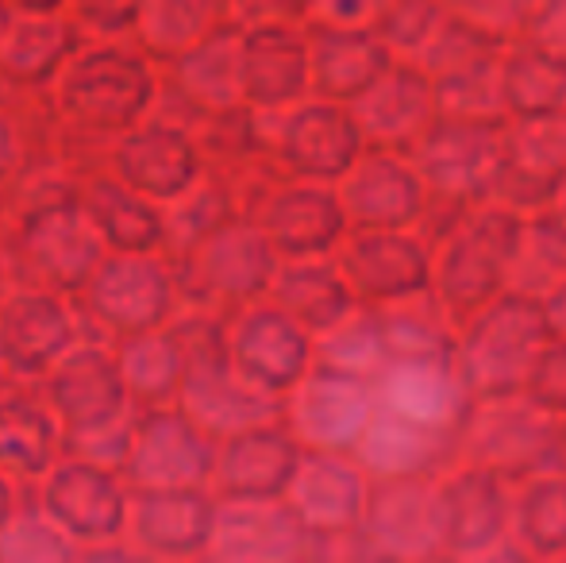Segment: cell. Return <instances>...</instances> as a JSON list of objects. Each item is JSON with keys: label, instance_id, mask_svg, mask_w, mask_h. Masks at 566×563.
<instances>
[{"label": "cell", "instance_id": "ab89813d", "mask_svg": "<svg viewBox=\"0 0 566 563\" xmlns=\"http://www.w3.org/2000/svg\"><path fill=\"white\" fill-rule=\"evenodd\" d=\"M516 533L539 556H563L566 552V479L544 475L524 490L516 505Z\"/></svg>", "mask_w": 566, "mask_h": 563}, {"label": "cell", "instance_id": "d6986e66", "mask_svg": "<svg viewBox=\"0 0 566 563\" xmlns=\"http://www.w3.org/2000/svg\"><path fill=\"white\" fill-rule=\"evenodd\" d=\"M521 256V220L509 212H482L448 240L440 263V293L454 313H478L501 290Z\"/></svg>", "mask_w": 566, "mask_h": 563}, {"label": "cell", "instance_id": "83f0119b", "mask_svg": "<svg viewBox=\"0 0 566 563\" xmlns=\"http://www.w3.org/2000/svg\"><path fill=\"white\" fill-rule=\"evenodd\" d=\"M347 225L358 232H397L424 209L420 181L389 155H363L339 186Z\"/></svg>", "mask_w": 566, "mask_h": 563}, {"label": "cell", "instance_id": "5b68a950", "mask_svg": "<svg viewBox=\"0 0 566 563\" xmlns=\"http://www.w3.org/2000/svg\"><path fill=\"white\" fill-rule=\"evenodd\" d=\"M43 518L77 549L124 544L132 518V487L113 467L62 456L35 490H28Z\"/></svg>", "mask_w": 566, "mask_h": 563}, {"label": "cell", "instance_id": "4dcf8cb0", "mask_svg": "<svg viewBox=\"0 0 566 563\" xmlns=\"http://www.w3.org/2000/svg\"><path fill=\"white\" fill-rule=\"evenodd\" d=\"M313 93L332 105H358L389 74L386 43L370 31H313Z\"/></svg>", "mask_w": 566, "mask_h": 563}, {"label": "cell", "instance_id": "3957f363", "mask_svg": "<svg viewBox=\"0 0 566 563\" xmlns=\"http://www.w3.org/2000/svg\"><path fill=\"white\" fill-rule=\"evenodd\" d=\"M82 340L119 347L127 340L170 329L181 313L178 282L166 256H113L101 259L97 274L74 298Z\"/></svg>", "mask_w": 566, "mask_h": 563}, {"label": "cell", "instance_id": "52a82bcc", "mask_svg": "<svg viewBox=\"0 0 566 563\" xmlns=\"http://www.w3.org/2000/svg\"><path fill=\"white\" fill-rule=\"evenodd\" d=\"M217 440L181 406L147 409L132 417L124 479L132 494L143 490H197L212 482Z\"/></svg>", "mask_w": 566, "mask_h": 563}, {"label": "cell", "instance_id": "cb8c5ba5", "mask_svg": "<svg viewBox=\"0 0 566 563\" xmlns=\"http://www.w3.org/2000/svg\"><path fill=\"white\" fill-rule=\"evenodd\" d=\"M436 529L440 544L451 556H474L501 541L509 521V502L501 490L497 471L470 467L459 471L436 490Z\"/></svg>", "mask_w": 566, "mask_h": 563}, {"label": "cell", "instance_id": "f907efd6", "mask_svg": "<svg viewBox=\"0 0 566 563\" xmlns=\"http://www.w3.org/2000/svg\"><path fill=\"white\" fill-rule=\"evenodd\" d=\"M547 324H552V336L566 340V282L559 290H552V301H547Z\"/></svg>", "mask_w": 566, "mask_h": 563}, {"label": "cell", "instance_id": "f35d334b", "mask_svg": "<svg viewBox=\"0 0 566 563\" xmlns=\"http://www.w3.org/2000/svg\"><path fill=\"white\" fill-rule=\"evenodd\" d=\"M231 220H243L235 209V197H231L228 181L217 174H205L201 186L193 194H186L181 201L166 205V259H178L181 251H189L193 243H201L205 236H212L217 228L231 225Z\"/></svg>", "mask_w": 566, "mask_h": 563}, {"label": "cell", "instance_id": "9c48e42d", "mask_svg": "<svg viewBox=\"0 0 566 563\" xmlns=\"http://www.w3.org/2000/svg\"><path fill=\"white\" fill-rule=\"evenodd\" d=\"M370 386L378 409L448 436V440L467 428L470 402L478 398L467 367L451 347L436 355H397Z\"/></svg>", "mask_w": 566, "mask_h": 563}, {"label": "cell", "instance_id": "7a4b0ae2", "mask_svg": "<svg viewBox=\"0 0 566 563\" xmlns=\"http://www.w3.org/2000/svg\"><path fill=\"white\" fill-rule=\"evenodd\" d=\"M174 267V282H178L181 309L193 313H209L220 321H231L243 309L259 305L270 298V285L282 267L277 251L259 232L251 220H231L181 251L178 259H166Z\"/></svg>", "mask_w": 566, "mask_h": 563}, {"label": "cell", "instance_id": "7bdbcfd3", "mask_svg": "<svg viewBox=\"0 0 566 563\" xmlns=\"http://www.w3.org/2000/svg\"><path fill=\"white\" fill-rule=\"evenodd\" d=\"M147 0H70V20L82 28L90 43H113L135 39Z\"/></svg>", "mask_w": 566, "mask_h": 563}, {"label": "cell", "instance_id": "b9f144b4", "mask_svg": "<svg viewBox=\"0 0 566 563\" xmlns=\"http://www.w3.org/2000/svg\"><path fill=\"white\" fill-rule=\"evenodd\" d=\"M490 62H493V39L482 35L478 28H462V23H454L443 35H436V46L428 54V66H432V74L448 90L478 85Z\"/></svg>", "mask_w": 566, "mask_h": 563}, {"label": "cell", "instance_id": "5bb4252c", "mask_svg": "<svg viewBox=\"0 0 566 563\" xmlns=\"http://www.w3.org/2000/svg\"><path fill=\"white\" fill-rule=\"evenodd\" d=\"M301 459H305V448L285 421L239 428L217 440V467H212L209 490L224 505L277 502L290 494Z\"/></svg>", "mask_w": 566, "mask_h": 563}, {"label": "cell", "instance_id": "4fadbf2b", "mask_svg": "<svg viewBox=\"0 0 566 563\" xmlns=\"http://www.w3.org/2000/svg\"><path fill=\"white\" fill-rule=\"evenodd\" d=\"M82 344L74 298L12 290L0 301V367L8 383H43L54 363Z\"/></svg>", "mask_w": 566, "mask_h": 563}, {"label": "cell", "instance_id": "6f0895ef", "mask_svg": "<svg viewBox=\"0 0 566 563\" xmlns=\"http://www.w3.org/2000/svg\"><path fill=\"white\" fill-rule=\"evenodd\" d=\"M555 563H566V552H563V556H559V560H555Z\"/></svg>", "mask_w": 566, "mask_h": 563}, {"label": "cell", "instance_id": "11a10c76", "mask_svg": "<svg viewBox=\"0 0 566 563\" xmlns=\"http://www.w3.org/2000/svg\"><path fill=\"white\" fill-rule=\"evenodd\" d=\"M350 563H378V560H363V556H355V560H350Z\"/></svg>", "mask_w": 566, "mask_h": 563}, {"label": "cell", "instance_id": "f5cc1de1", "mask_svg": "<svg viewBox=\"0 0 566 563\" xmlns=\"http://www.w3.org/2000/svg\"><path fill=\"white\" fill-rule=\"evenodd\" d=\"M4 225H8V217H4V197H0V243H4Z\"/></svg>", "mask_w": 566, "mask_h": 563}, {"label": "cell", "instance_id": "1f68e13d", "mask_svg": "<svg viewBox=\"0 0 566 563\" xmlns=\"http://www.w3.org/2000/svg\"><path fill=\"white\" fill-rule=\"evenodd\" d=\"M266 301L282 309L290 321H297L313 340L339 329V324L355 313V290H350L343 271L336 263H328V259L282 263Z\"/></svg>", "mask_w": 566, "mask_h": 563}, {"label": "cell", "instance_id": "f6af8a7d", "mask_svg": "<svg viewBox=\"0 0 566 563\" xmlns=\"http://www.w3.org/2000/svg\"><path fill=\"white\" fill-rule=\"evenodd\" d=\"M20 174H23L20 139H15L12 124H8V116L0 113V194H4V189H12L15 181H20Z\"/></svg>", "mask_w": 566, "mask_h": 563}, {"label": "cell", "instance_id": "e0dca14e", "mask_svg": "<svg viewBox=\"0 0 566 563\" xmlns=\"http://www.w3.org/2000/svg\"><path fill=\"white\" fill-rule=\"evenodd\" d=\"M282 421L305 451L347 456L374 421V386L339 371L313 367L305 383L285 398Z\"/></svg>", "mask_w": 566, "mask_h": 563}, {"label": "cell", "instance_id": "484cf974", "mask_svg": "<svg viewBox=\"0 0 566 563\" xmlns=\"http://www.w3.org/2000/svg\"><path fill=\"white\" fill-rule=\"evenodd\" d=\"M82 217L113 256H163L166 248V209L108 170L82 181Z\"/></svg>", "mask_w": 566, "mask_h": 563}, {"label": "cell", "instance_id": "f1b7e54d", "mask_svg": "<svg viewBox=\"0 0 566 563\" xmlns=\"http://www.w3.org/2000/svg\"><path fill=\"white\" fill-rule=\"evenodd\" d=\"M339 271L355 298L366 301L417 298L428 285L424 251L401 232H355L339 251Z\"/></svg>", "mask_w": 566, "mask_h": 563}, {"label": "cell", "instance_id": "7dc6e473", "mask_svg": "<svg viewBox=\"0 0 566 563\" xmlns=\"http://www.w3.org/2000/svg\"><path fill=\"white\" fill-rule=\"evenodd\" d=\"M12 8V15H66L70 12V0H4Z\"/></svg>", "mask_w": 566, "mask_h": 563}, {"label": "cell", "instance_id": "ac0fdd59", "mask_svg": "<svg viewBox=\"0 0 566 563\" xmlns=\"http://www.w3.org/2000/svg\"><path fill=\"white\" fill-rule=\"evenodd\" d=\"M239 97L259 113H290L313 93V46L293 23L243 28L235 46Z\"/></svg>", "mask_w": 566, "mask_h": 563}, {"label": "cell", "instance_id": "8d00e7d4", "mask_svg": "<svg viewBox=\"0 0 566 563\" xmlns=\"http://www.w3.org/2000/svg\"><path fill=\"white\" fill-rule=\"evenodd\" d=\"M501 97L528 121H552L566 105V59L547 46H532L509 59Z\"/></svg>", "mask_w": 566, "mask_h": 563}, {"label": "cell", "instance_id": "ffe728a7", "mask_svg": "<svg viewBox=\"0 0 566 563\" xmlns=\"http://www.w3.org/2000/svg\"><path fill=\"white\" fill-rule=\"evenodd\" d=\"M251 225H259L282 263H301V259H324L339 248L347 236V212L339 194L321 181L282 178L259 205Z\"/></svg>", "mask_w": 566, "mask_h": 563}, {"label": "cell", "instance_id": "30bf717a", "mask_svg": "<svg viewBox=\"0 0 566 563\" xmlns=\"http://www.w3.org/2000/svg\"><path fill=\"white\" fill-rule=\"evenodd\" d=\"M220 498L197 490H143L132 494L124 544L143 563H205L217 552Z\"/></svg>", "mask_w": 566, "mask_h": 563}, {"label": "cell", "instance_id": "44dd1931", "mask_svg": "<svg viewBox=\"0 0 566 563\" xmlns=\"http://www.w3.org/2000/svg\"><path fill=\"white\" fill-rule=\"evenodd\" d=\"M432 490L417 479H386L366 498L363 525L355 529V556L378 563H424L440 544Z\"/></svg>", "mask_w": 566, "mask_h": 563}, {"label": "cell", "instance_id": "836d02e7", "mask_svg": "<svg viewBox=\"0 0 566 563\" xmlns=\"http://www.w3.org/2000/svg\"><path fill=\"white\" fill-rule=\"evenodd\" d=\"M443 444H448V436L428 432V428L374 406V421L358 440L355 456L358 463L386 475V479H417L443 456Z\"/></svg>", "mask_w": 566, "mask_h": 563}, {"label": "cell", "instance_id": "2e32d148", "mask_svg": "<svg viewBox=\"0 0 566 563\" xmlns=\"http://www.w3.org/2000/svg\"><path fill=\"white\" fill-rule=\"evenodd\" d=\"M336 536H321L305 525L285 498L277 502H220L217 560L235 563H332Z\"/></svg>", "mask_w": 566, "mask_h": 563}, {"label": "cell", "instance_id": "816d5d0a", "mask_svg": "<svg viewBox=\"0 0 566 563\" xmlns=\"http://www.w3.org/2000/svg\"><path fill=\"white\" fill-rule=\"evenodd\" d=\"M12 23H15L12 8H8V4H4V0H0V39H4V35H8V28H12Z\"/></svg>", "mask_w": 566, "mask_h": 563}, {"label": "cell", "instance_id": "9f6ffc18", "mask_svg": "<svg viewBox=\"0 0 566 563\" xmlns=\"http://www.w3.org/2000/svg\"><path fill=\"white\" fill-rule=\"evenodd\" d=\"M205 563H235V560H217V556H212V560H205Z\"/></svg>", "mask_w": 566, "mask_h": 563}, {"label": "cell", "instance_id": "680465c9", "mask_svg": "<svg viewBox=\"0 0 566 563\" xmlns=\"http://www.w3.org/2000/svg\"><path fill=\"white\" fill-rule=\"evenodd\" d=\"M139 563H143V560H139Z\"/></svg>", "mask_w": 566, "mask_h": 563}, {"label": "cell", "instance_id": "c3c4849f", "mask_svg": "<svg viewBox=\"0 0 566 563\" xmlns=\"http://www.w3.org/2000/svg\"><path fill=\"white\" fill-rule=\"evenodd\" d=\"M20 505H23V490L15 487L8 475H0V533L8 529V521L20 513Z\"/></svg>", "mask_w": 566, "mask_h": 563}, {"label": "cell", "instance_id": "60d3db41", "mask_svg": "<svg viewBox=\"0 0 566 563\" xmlns=\"http://www.w3.org/2000/svg\"><path fill=\"white\" fill-rule=\"evenodd\" d=\"M74 556L77 544L43 518L35 498L23 494L20 513L0 533V563H74Z\"/></svg>", "mask_w": 566, "mask_h": 563}, {"label": "cell", "instance_id": "4316f807", "mask_svg": "<svg viewBox=\"0 0 566 563\" xmlns=\"http://www.w3.org/2000/svg\"><path fill=\"white\" fill-rule=\"evenodd\" d=\"M474 451L490 471L559 475L566 467V428L544 409H497L474 432Z\"/></svg>", "mask_w": 566, "mask_h": 563}, {"label": "cell", "instance_id": "f546056e", "mask_svg": "<svg viewBox=\"0 0 566 563\" xmlns=\"http://www.w3.org/2000/svg\"><path fill=\"white\" fill-rule=\"evenodd\" d=\"M90 39L70 15H20L0 39V82L51 90Z\"/></svg>", "mask_w": 566, "mask_h": 563}, {"label": "cell", "instance_id": "277c9868", "mask_svg": "<svg viewBox=\"0 0 566 563\" xmlns=\"http://www.w3.org/2000/svg\"><path fill=\"white\" fill-rule=\"evenodd\" d=\"M4 256L12 290H46L77 298L108 251L90 228V220L82 217V205H74V209L8 220Z\"/></svg>", "mask_w": 566, "mask_h": 563}, {"label": "cell", "instance_id": "603a6c76", "mask_svg": "<svg viewBox=\"0 0 566 563\" xmlns=\"http://www.w3.org/2000/svg\"><path fill=\"white\" fill-rule=\"evenodd\" d=\"M62 425L39 383H8L0 390V475L28 494L62 459Z\"/></svg>", "mask_w": 566, "mask_h": 563}, {"label": "cell", "instance_id": "74e56055", "mask_svg": "<svg viewBox=\"0 0 566 563\" xmlns=\"http://www.w3.org/2000/svg\"><path fill=\"white\" fill-rule=\"evenodd\" d=\"M386 363H389L386 329H381V313H370V309H355L339 329L324 332L316 340V367L374 383L386 371Z\"/></svg>", "mask_w": 566, "mask_h": 563}, {"label": "cell", "instance_id": "9a60e30c", "mask_svg": "<svg viewBox=\"0 0 566 563\" xmlns=\"http://www.w3.org/2000/svg\"><path fill=\"white\" fill-rule=\"evenodd\" d=\"M108 174H116L127 189L166 209L193 194L209 170H205V158L189 128L150 116L108 150Z\"/></svg>", "mask_w": 566, "mask_h": 563}, {"label": "cell", "instance_id": "681fc988", "mask_svg": "<svg viewBox=\"0 0 566 563\" xmlns=\"http://www.w3.org/2000/svg\"><path fill=\"white\" fill-rule=\"evenodd\" d=\"M467 563H532V556L524 549H513V544H493V549L467 556Z\"/></svg>", "mask_w": 566, "mask_h": 563}, {"label": "cell", "instance_id": "6da1fadb", "mask_svg": "<svg viewBox=\"0 0 566 563\" xmlns=\"http://www.w3.org/2000/svg\"><path fill=\"white\" fill-rule=\"evenodd\" d=\"M51 97L66 128L62 166L85 181L105 174L108 150L155 116L158 62L135 39L85 43L51 85Z\"/></svg>", "mask_w": 566, "mask_h": 563}, {"label": "cell", "instance_id": "d6a6232c", "mask_svg": "<svg viewBox=\"0 0 566 563\" xmlns=\"http://www.w3.org/2000/svg\"><path fill=\"white\" fill-rule=\"evenodd\" d=\"M220 31H239L231 20V0H147L135 43L166 66Z\"/></svg>", "mask_w": 566, "mask_h": 563}, {"label": "cell", "instance_id": "ee69618b", "mask_svg": "<svg viewBox=\"0 0 566 563\" xmlns=\"http://www.w3.org/2000/svg\"><path fill=\"white\" fill-rule=\"evenodd\" d=\"M528 398L544 414H566V340H552L528 378Z\"/></svg>", "mask_w": 566, "mask_h": 563}, {"label": "cell", "instance_id": "8fae6325", "mask_svg": "<svg viewBox=\"0 0 566 563\" xmlns=\"http://www.w3.org/2000/svg\"><path fill=\"white\" fill-rule=\"evenodd\" d=\"M235 378L266 398L285 402L316 367V340L270 301L228 321Z\"/></svg>", "mask_w": 566, "mask_h": 563}, {"label": "cell", "instance_id": "7c38bea8", "mask_svg": "<svg viewBox=\"0 0 566 563\" xmlns=\"http://www.w3.org/2000/svg\"><path fill=\"white\" fill-rule=\"evenodd\" d=\"M363 128L347 105L332 101H301L290 113H274L270 155L285 178L297 181H343L363 158Z\"/></svg>", "mask_w": 566, "mask_h": 563}, {"label": "cell", "instance_id": "d4e9b609", "mask_svg": "<svg viewBox=\"0 0 566 563\" xmlns=\"http://www.w3.org/2000/svg\"><path fill=\"white\" fill-rule=\"evenodd\" d=\"M366 498L370 494H366L355 463L332 456V451H305L285 502L305 518L308 529L343 541V536H355V529L363 525Z\"/></svg>", "mask_w": 566, "mask_h": 563}, {"label": "cell", "instance_id": "7402d4cb", "mask_svg": "<svg viewBox=\"0 0 566 563\" xmlns=\"http://www.w3.org/2000/svg\"><path fill=\"white\" fill-rule=\"evenodd\" d=\"M235 46L239 31H220L209 43L193 46L181 59L158 66L155 116L178 124V128H193L205 116L243 105V97H239Z\"/></svg>", "mask_w": 566, "mask_h": 563}, {"label": "cell", "instance_id": "8992f818", "mask_svg": "<svg viewBox=\"0 0 566 563\" xmlns=\"http://www.w3.org/2000/svg\"><path fill=\"white\" fill-rule=\"evenodd\" d=\"M552 324L528 298H505L490 313L478 316L462 347V367L478 398H509L524 390L532 367L552 344Z\"/></svg>", "mask_w": 566, "mask_h": 563}, {"label": "cell", "instance_id": "db71d44e", "mask_svg": "<svg viewBox=\"0 0 566 563\" xmlns=\"http://www.w3.org/2000/svg\"><path fill=\"white\" fill-rule=\"evenodd\" d=\"M8 386V375H4V367H0V390H4Z\"/></svg>", "mask_w": 566, "mask_h": 563}, {"label": "cell", "instance_id": "ba28073f", "mask_svg": "<svg viewBox=\"0 0 566 563\" xmlns=\"http://www.w3.org/2000/svg\"><path fill=\"white\" fill-rule=\"evenodd\" d=\"M39 390L59 417L66 440L113 432V428L132 425L135 417L116 347L108 344L82 340L66 359L54 363V371L39 383Z\"/></svg>", "mask_w": 566, "mask_h": 563}, {"label": "cell", "instance_id": "d590c367", "mask_svg": "<svg viewBox=\"0 0 566 563\" xmlns=\"http://www.w3.org/2000/svg\"><path fill=\"white\" fill-rule=\"evenodd\" d=\"M116 359L119 371H124V386L135 414L181 406V363L166 329L119 344Z\"/></svg>", "mask_w": 566, "mask_h": 563}, {"label": "cell", "instance_id": "e575fe53", "mask_svg": "<svg viewBox=\"0 0 566 563\" xmlns=\"http://www.w3.org/2000/svg\"><path fill=\"white\" fill-rule=\"evenodd\" d=\"M428 113H432V93H428L424 77L409 74V70H389V74L358 101L355 121L366 139L401 143L417 128H424Z\"/></svg>", "mask_w": 566, "mask_h": 563}, {"label": "cell", "instance_id": "bcb514c9", "mask_svg": "<svg viewBox=\"0 0 566 563\" xmlns=\"http://www.w3.org/2000/svg\"><path fill=\"white\" fill-rule=\"evenodd\" d=\"M74 563H139L127 544H97V549H77Z\"/></svg>", "mask_w": 566, "mask_h": 563}]
</instances>
